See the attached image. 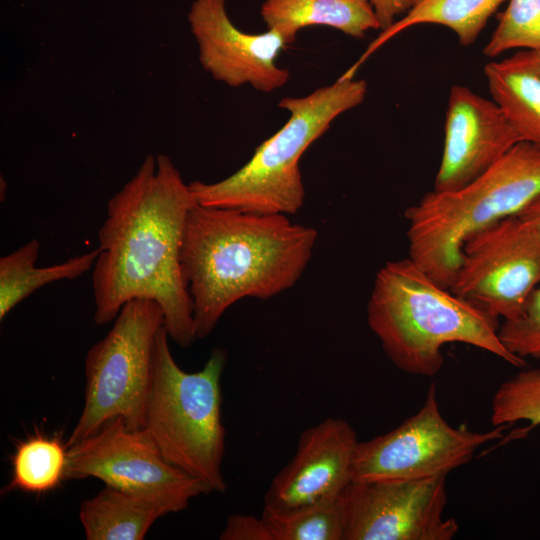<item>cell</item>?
I'll return each instance as SVG.
<instances>
[{"mask_svg":"<svg viewBox=\"0 0 540 540\" xmlns=\"http://www.w3.org/2000/svg\"><path fill=\"white\" fill-rule=\"evenodd\" d=\"M196 199L172 160L147 155L107 204L92 268L94 320L113 321L134 299L157 302L177 345L196 340L193 305L180 261L188 214Z\"/></svg>","mask_w":540,"mask_h":540,"instance_id":"1","label":"cell"},{"mask_svg":"<svg viewBox=\"0 0 540 540\" xmlns=\"http://www.w3.org/2000/svg\"><path fill=\"white\" fill-rule=\"evenodd\" d=\"M317 237L315 228L288 215L196 203L180 254L196 339L206 338L236 302L267 300L292 288L312 258Z\"/></svg>","mask_w":540,"mask_h":540,"instance_id":"2","label":"cell"},{"mask_svg":"<svg viewBox=\"0 0 540 540\" xmlns=\"http://www.w3.org/2000/svg\"><path fill=\"white\" fill-rule=\"evenodd\" d=\"M366 318L391 362L412 375H437L444 363L442 348L450 343L526 366L525 359L501 342L499 319L438 284L409 257L388 261L378 270Z\"/></svg>","mask_w":540,"mask_h":540,"instance_id":"3","label":"cell"},{"mask_svg":"<svg viewBox=\"0 0 540 540\" xmlns=\"http://www.w3.org/2000/svg\"><path fill=\"white\" fill-rule=\"evenodd\" d=\"M540 195V146L520 141L473 181L432 190L406 209L409 258L450 288L474 234L519 215Z\"/></svg>","mask_w":540,"mask_h":540,"instance_id":"4","label":"cell"},{"mask_svg":"<svg viewBox=\"0 0 540 540\" xmlns=\"http://www.w3.org/2000/svg\"><path fill=\"white\" fill-rule=\"evenodd\" d=\"M366 93L365 80L341 76L309 95L282 98L278 106L289 112L288 121L227 178L189 183L196 202L261 214L297 213L305 199L301 156L335 118L361 104Z\"/></svg>","mask_w":540,"mask_h":540,"instance_id":"5","label":"cell"},{"mask_svg":"<svg viewBox=\"0 0 540 540\" xmlns=\"http://www.w3.org/2000/svg\"><path fill=\"white\" fill-rule=\"evenodd\" d=\"M168 339L163 326L153 350L143 428L169 463L203 482L210 492H224L221 376L227 351L215 348L202 369L186 372L176 363Z\"/></svg>","mask_w":540,"mask_h":540,"instance_id":"6","label":"cell"},{"mask_svg":"<svg viewBox=\"0 0 540 540\" xmlns=\"http://www.w3.org/2000/svg\"><path fill=\"white\" fill-rule=\"evenodd\" d=\"M163 326L157 302L134 299L123 305L112 328L86 355L84 405L67 448L117 418L131 428L144 427L153 350Z\"/></svg>","mask_w":540,"mask_h":540,"instance_id":"7","label":"cell"},{"mask_svg":"<svg viewBox=\"0 0 540 540\" xmlns=\"http://www.w3.org/2000/svg\"><path fill=\"white\" fill-rule=\"evenodd\" d=\"M508 426L477 432L443 417L432 383L420 409L395 429L359 442L352 481H405L448 475L470 462L484 444L504 437Z\"/></svg>","mask_w":540,"mask_h":540,"instance_id":"8","label":"cell"},{"mask_svg":"<svg viewBox=\"0 0 540 540\" xmlns=\"http://www.w3.org/2000/svg\"><path fill=\"white\" fill-rule=\"evenodd\" d=\"M66 480L97 478L115 488L151 498L168 513L211 493L197 478L169 463L144 428H131L123 419L68 448Z\"/></svg>","mask_w":540,"mask_h":540,"instance_id":"9","label":"cell"},{"mask_svg":"<svg viewBox=\"0 0 540 540\" xmlns=\"http://www.w3.org/2000/svg\"><path fill=\"white\" fill-rule=\"evenodd\" d=\"M540 283V234L513 216L474 234L450 290L491 316L517 318Z\"/></svg>","mask_w":540,"mask_h":540,"instance_id":"10","label":"cell"},{"mask_svg":"<svg viewBox=\"0 0 540 540\" xmlns=\"http://www.w3.org/2000/svg\"><path fill=\"white\" fill-rule=\"evenodd\" d=\"M447 475L405 481H352L342 492L343 540H451L444 517Z\"/></svg>","mask_w":540,"mask_h":540,"instance_id":"11","label":"cell"},{"mask_svg":"<svg viewBox=\"0 0 540 540\" xmlns=\"http://www.w3.org/2000/svg\"><path fill=\"white\" fill-rule=\"evenodd\" d=\"M227 0H195L188 13L204 70L231 87L249 84L270 93L290 77L276 64L287 46L277 32L246 33L237 28L226 11Z\"/></svg>","mask_w":540,"mask_h":540,"instance_id":"12","label":"cell"},{"mask_svg":"<svg viewBox=\"0 0 540 540\" xmlns=\"http://www.w3.org/2000/svg\"><path fill=\"white\" fill-rule=\"evenodd\" d=\"M358 443L341 418L328 417L304 430L295 455L272 479L263 510L289 513L338 498L352 482Z\"/></svg>","mask_w":540,"mask_h":540,"instance_id":"13","label":"cell"},{"mask_svg":"<svg viewBox=\"0 0 540 540\" xmlns=\"http://www.w3.org/2000/svg\"><path fill=\"white\" fill-rule=\"evenodd\" d=\"M522 141L501 107L464 85H453L447 103L436 191L463 187Z\"/></svg>","mask_w":540,"mask_h":540,"instance_id":"14","label":"cell"},{"mask_svg":"<svg viewBox=\"0 0 540 540\" xmlns=\"http://www.w3.org/2000/svg\"><path fill=\"white\" fill-rule=\"evenodd\" d=\"M260 14L268 30L281 35L287 46L295 42L299 30L313 25L355 38L380 29L369 0H264Z\"/></svg>","mask_w":540,"mask_h":540,"instance_id":"15","label":"cell"},{"mask_svg":"<svg viewBox=\"0 0 540 540\" xmlns=\"http://www.w3.org/2000/svg\"><path fill=\"white\" fill-rule=\"evenodd\" d=\"M166 514L151 498L106 485L81 504L79 519L87 540H142Z\"/></svg>","mask_w":540,"mask_h":540,"instance_id":"16","label":"cell"},{"mask_svg":"<svg viewBox=\"0 0 540 540\" xmlns=\"http://www.w3.org/2000/svg\"><path fill=\"white\" fill-rule=\"evenodd\" d=\"M504 1L506 0H421L400 20L381 31L342 76L353 78L358 68L378 48L402 31L419 24L445 26L457 35L461 45H472Z\"/></svg>","mask_w":540,"mask_h":540,"instance_id":"17","label":"cell"},{"mask_svg":"<svg viewBox=\"0 0 540 540\" xmlns=\"http://www.w3.org/2000/svg\"><path fill=\"white\" fill-rule=\"evenodd\" d=\"M40 242L33 238L0 258V320L38 289L61 280H73L91 270L99 254L95 249L64 262L38 267Z\"/></svg>","mask_w":540,"mask_h":540,"instance_id":"18","label":"cell"},{"mask_svg":"<svg viewBox=\"0 0 540 540\" xmlns=\"http://www.w3.org/2000/svg\"><path fill=\"white\" fill-rule=\"evenodd\" d=\"M484 73L492 99L521 140L540 146V76L511 57L489 62Z\"/></svg>","mask_w":540,"mask_h":540,"instance_id":"19","label":"cell"},{"mask_svg":"<svg viewBox=\"0 0 540 540\" xmlns=\"http://www.w3.org/2000/svg\"><path fill=\"white\" fill-rule=\"evenodd\" d=\"M67 445L55 437L36 434L17 446L12 456V477L4 491L45 493L66 480Z\"/></svg>","mask_w":540,"mask_h":540,"instance_id":"20","label":"cell"},{"mask_svg":"<svg viewBox=\"0 0 540 540\" xmlns=\"http://www.w3.org/2000/svg\"><path fill=\"white\" fill-rule=\"evenodd\" d=\"M273 540H343L345 528L341 495L289 513L263 510Z\"/></svg>","mask_w":540,"mask_h":540,"instance_id":"21","label":"cell"},{"mask_svg":"<svg viewBox=\"0 0 540 540\" xmlns=\"http://www.w3.org/2000/svg\"><path fill=\"white\" fill-rule=\"evenodd\" d=\"M527 421L540 425V368L523 369L502 382L491 402L493 426Z\"/></svg>","mask_w":540,"mask_h":540,"instance_id":"22","label":"cell"},{"mask_svg":"<svg viewBox=\"0 0 540 540\" xmlns=\"http://www.w3.org/2000/svg\"><path fill=\"white\" fill-rule=\"evenodd\" d=\"M513 49H540V0H509L483 54L494 58Z\"/></svg>","mask_w":540,"mask_h":540,"instance_id":"23","label":"cell"},{"mask_svg":"<svg viewBox=\"0 0 540 540\" xmlns=\"http://www.w3.org/2000/svg\"><path fill=\"white\" fill-rule=\"evenodd\" d=\"M498 335L512 354L540 360V283L529 295L522 313L513 320L503 321Z\"/></svg>","mask_w":540,"mask_h":540,"instance_id":"24","label":"cell"},{"mask_svg":"<svg viewBox=\"0 0 540 540\" xmlns=\"http://www.w3.org/2000/svg\"><path fill=\"white\" fill-rule=\"evenodd\" d=\"M221 540H273L271 531L261 516L232 514L221 532Z\"/></svg>","mask_w":540,"mask_h":540,"instance_id":"25","label":"cell"},{"mask_svg":"<svg viewBox=\"0 0 540 540\" xmlns=\"http://www.w3.org/2000/svg\"><path fill=\"white\" fill-rule=\"evenodd\" d=\"M421 0H369L381 31L388 29L396 17L408 13Z\"/></svg>","mask_w":540,"mask_h":540,"instance_id":"26","label":"cell"},{"mask_svg":"<svg viewBox=\"0 0 540 540\" xmlns=\"http://www.w3.org/2000/svg\"><path fill=\"white\" fill-rule=\"evenodd\" d=\"M514 61L528 67L540 76V49L519 50L510 56Z\"/></svg>","mask_w":540,"mask_h":540,"instance_id":"27","label":"cell"},{"mask_svg":"<svg viewBox=\"0 0 540 540\" xmlns=\"http://www.w3.org/2000/svg\"><path fill=\"white\" fill-rule=\"evenodd\" d=\"M540 234V195L536 197L519 215Z\"/></svg>","mask_w":540,"mask_h":540,"instance_id":"28","label":"cell"}]
</instances>
